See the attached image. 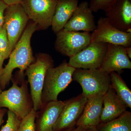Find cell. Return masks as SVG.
Segmentation results:
<instances>
[{
	"label": "cell",
	"instance_id": "obj_1",
	"mask_svg": "<svg viewBox=\"0 0 131 131\" xmlns=\"http://www.w3.org/2000/svg\"><path fill=\"white\" fill-rule=\"evenodd\" d=\"M38 30L37 24L31 20L17 42L14 49L9 56L7 65L0 71V86L4 89L12 80L13 71L18 68L21 73L34 62L31 46L32 36L35 31Z\"/></svg>",
	"mask_w": 131,
	"mask_h": 131
},
{
	"label": "cell",
	"instance_id": "obj_2",
	"mask_svg": "<svg viewBox=\"0 0 131 131\" xmlns=\"http://www.w3.org/2000/svg\"><path fill=\"white\" fill-rule=\"evenodd\" d=\"M76 69L64 61L56 67L48 69L46 74L42 94L43 104L58 100L59 94L70 84Z\"/></svg>",
	"mask_w": 131,
	"mask_h": 131
},
{
	"label": "cell",
	"instance_id": "obj_3",
	"mask_svg": "<svg viewBox=\"0 0 131 131\" xmlns=\"http://www.w3.org/2000/svg\"><path fill=\"white\" fill-rule=\"evenodd\" d=\"M52 67H54V62L52 57L46 53H39L36 61L25 70L27 82L30 84L33 108L36 112L43 105L41 97L46 74L48 69Z\"/></svg>",
	"mask_w": 131,
	"mask_h": 131
},
{
	"label": "cell",
	"instance_id": "obj_4",
	"mask_svg": "<svg viewBox=\"0 0 131 131\" xmlns=\"http://www.w3.org/2000/svg\"><path fill=\"white\" fill-rule=\"evenodd\" d=\"M12 86L0 94V108H7L21 120L33 108L32 101L28 93L27 82L24 81L19 86L15 79Z\"/></svg>",
	"mask_w": 131,
	"mask_h": 131
},
{
	"label": "cell",
	"instance_id": "obj_5",
	"mask_svg": "<svg viewBox=\"0 0 131 131\" xmlns=\"http://www.w3.org/2000/svg\"><path fill=\"white\" fill-rule=\"evenodd\" d=\"M73 79L81 85L82 94L87 98L96 95H104L111 88L110 74L100 69H76Z\"/></svg>",
	"mask_w": 131,
	"mask_h": 131
},
{
	"label": "cell",
	"instance_id": "obj_6",
	"mask_svg": "<svg viewBox=\"0 0 131 131\" xmlns=\"http://www.w3.org/2000/svg\"><path fill=\"white\" fill-rule=\"evenodd\" d=\"M91 43L90 32L66 30L63 28L56 33L55 48L60 54L70 58Z\"/></svg>",
	"mask_w": 131,
	"mask_h": 131
},
{
	"label": "cell",
	"instance_id": "obj_7",
	"mask_svg": "<svg viewBox=\"0 0 131 131\" xmlns=\"http://www.w3.org/2000/svg\"><path fill=\"white\" fill-rule=\"evenodd\" d=\"M29 19L20 4L9 5L6 8L3 26L6 30L12 50L20 38Z\"/></svg>",
	"mask_w": 131,
	"mask_h": 131
},
{
	"label": "cell",
	"instance_id": "obj_8",
	"mask_svg": "<svg viewBox=\"0 0 131 131\" xmlns=\"http://www.w3.org/2000/svg\"><path fill=\"white\" fill-rule=\"evenodd\" d=\"M58 0H22L21 4L30 19L41 30L51 26Z\"/></svg>",
	"mask_w": 131,
	"mask_h": 131
},
{
	"label": "cell",
	"instance_id": "obj_9",
	"mask_svg": "<svg viewBox=\"0 0 131 131\" xmlns=\"http://www.w3.org/2000/svg\"><path fill=\"white\" fill-rule=\"evenodd\" d=\"M107 45L102 42H91L85 49L70 58L68 63L75 69H99L105 55Z\"/></svg>",
	"mask_w": 131,
	"mask_h": 131
},
{
	"label": "cell",
	"instance_id": "obj_10",
	"mask_svg": "<svg viewBox=\"0 0 131 131\" xmlns=\"http://www.w3.org/2000/svg\"><path fill=\"white\" fill-rule=\"evenodd\" d=\"M91 42H102L131 47V32L118 30L111 25L106 17H101L96 28L91 34Z\"/></svg>",
	"mask_w": 131,
	"mask_h": 131
},
{
	"label": "cell",
	"instance_id": "obj_11",
	"mask_svg": "<svg viewBox=\"0 0 131 131\" xmlns=\"http://www.w3.org/2000/svg\"><path fill=\"white\" fill-rule=\"evenodd\" d=\"M87 101L82 94L64 101V105L53 131H63L75 126Z\"/></svg>",
	"mask_w": 131,
	"mask_h": 131
},
{
	"label": "cell",
	"instance_id": "obj_12",
	"mask_svg": "<svg viewBox=\"0 0 131 131\" xmlns=\"http://www.w3.org/2000/svg\"><path fill=\"white\" fill-rule=\"evenodd\" d=\"M125 48L120 45L108 44L105 55L99 69L109 74L112 72L120 74L124 69H131V62Z\"/></svg>",
	"mask_w": 131,
	"mask_h": 131
},
{
	"label": "cell",
	"instance_id": "obj_13",
	"mask_svg": "<svg viewBox=\"0 0 131 131\" xmlns=\"http://www.w3.org/2000/svg\"><path fill=\"white\" fill-rule=\"evenodd\" d=\"M105 12L113 26L124 32H131V0H117Z\"/></svg>",
	"mask_w": 131,
	"mask_h": 131
},
{
	"label": "cell",
	"instance_id": "obj_14",
	"mask_svg": "<svg viewBox=\"0 0 131 131\" xmlns=\"http://www.w3.org/2000/svg\"><path fill=\"white\" fill-rule=\"evenodd\" d=\"M93 12L87 1L82 2L78 6L63 29L66 30L90 32L96 28Z\"/></svg>",
	"mask_w": 131,
	"mask_h": 131
},
{
	"label": "cell",
	"instance_id": "obj_15",
	"mask_svg": "<svg viewBox=\"0 0 131 131\" xmlns=\"http://www.w3.org/2000/svg\"><path fill=\"white\" fill-rule=\"evenodd\" d=\"M64 105V101L58 100L43 104L37 113L35 131H53Z\"/></svg>",
	"mask_w": 131,
	"mask_h": 131
},
{
	"label": "cell",
	"instance_id": "obj_16",
	"mask_svg": "<svg viewBox=\"0 0 131 131\" xmlns=\"http://www.w3.org/2000/svg\"><path fill=\"white\" fill-rule=\"evenodd\" d=\"M104 95L99 94L87 98V101L76 126H97L100 124Z\"/></svg>",
	"mask_w": 131,
	"mask_h": 131
},
{
	"label": "cell",
	"instance_id": "obj_17",
	"mask_svg": "<svg viewBox=\"0 0 131 131\" xmlns=\"http://www.w3.org/2000/svg\"><path fill=\"white\" fill-rule=\"evenodd\" d=\"M127 108L110 88L104 95L100 123H106L116 118L126 111Z\"/></svg>",
	"mask_w": 131,
	"mask_h": 131
},
{
	"label": "cell",
	"instance_id": "obj_18",
	"mask_svg": "<svg viewBox=\"0 0 131 131\" xmlns=\"http://www.w3.org/2000/svg\"><path fill=\"white\" fill-rule=\"evenodd\" d=\"M78 2L79 0H58L51 25L54 33L63 29L78 6Z\"/></svg>",
	"mask_w": 131,
	"mask_h": 131
},
{
	"label": "cell",
	"instance_id": "obj_19",
	"mask_svg": "<svg viewBox=\"0 0 131 131\" xmlns=\"http://www.w3.org/2000/svg\"><path fill=\"white\" fill-rule=\"evenodd\" d=\"M97 131H131V113L126 111L119 117L105 123H100Z\"/></svg>",
	"mask_w": 131,
	"mask_h": 131
},
{
	"label": "cell",
	"instance_id": "obj_20",
	"mask_svg": "<svg viewBox=\"0 0 131 131\" xmlns=\"http://www.w3.org/2000/svg\"><path fill=\"white\" fill-rule=\"evenodd\" d=\"M111 88L127 107L131 108V91L119 74L112 72L110 74Z\"/></svg>",
	"mask_w": 131,
	"mask_h": 131
},
{
	"label": "cell",
	"instance_id": "obj_21",
	"mask_svg": "<svg viewBox=\"0 0 131 131\" xmlns=\"http://www.w3.org/2000/svg\"><path fill=\"white\" fill-rule=\"evenodd\" d=\"M37 112L32 108L28 114L21 120L18 131H35V120Z\"/></svg>",
	"mask_w": 131,
	"mask_h": 131
},
{
	"label": "cell",
	"instance_id": "obj_22",
	"mask_svg": "<svg viewBox=\"0 0 131 131\" xmlns=\"http://www.w3.org/2000/svg\"><path fill=\"white\" fill-rule=\"evenodd\" d=\"M12 51L6 30L2 26L0 27V53L6 59L9 58Z\"/></svg>",
	"mask_w": 131,
	"mask_h": 131
},
{
	"label": "cell",
	"instance_id": "obj_23",
	"mask_svg": "<svg viewBox=\"0 0 131 131\" xmlns=\"http://www.w3.org/2000/svg\"><path fill=\"white\" fill-rule=\"evenodd\" d=\"M20 121L15 114L8 110L6 123L2 127L1 131H18Z\"/></svg>",
	"mask_w": 131,
	"mask_h": 131
},
{
	"label": "cell",
	"instance_id": "obj_24",
	"mask_svg": "<svg viewBox=\"0 0 131 131\" xmlns=\"http://www.w3.org/2000/svg\"><path fill=\"white\" fill-rule=\"evenodd\" d=\"M117 0H90L89 7L93 12L100 10L105 12Z\"/></svg>",
	"mask_w": 131,
	"mask_h": 131
},
{
	"label": "cell",
	"instance_id": "obj_25",
	"mask_svg": "<svg viewBox=\"0 0 131 131\" xmlns=\"http://www.w3.org/2000/svg\"><path fill=\"white\" fill-rule=\"evenodd\" d=\"M8 5L2 0H0V27L3 25L4 23V13Z\"/></svg>",
	"mask_w": 131,
	"mask_h": 131
},
{
	"label": "cell",
	"instance_id": "obj_26",
	"mask_svg": "<svg viewBox=\"0 0 131 131\" xmlns=\"http://www.w3.org/2000/svg\"><path fill=\"white\" fill-rule=\"evenodd\" d=\"M8 6L20 4L22 0H2Z\"/></svg>",
	"mask_w": 131,
	"mask_h": 131
},
{
	"label": "cell",
	"instance_id": "obj_27",
	"mask_svg": "<svg viewBox=\"0 0 131 131\" xmlns=\"http://www.w3.org/2000/svg\"><path fill=\"white\" fill-rule=\"evenodd\" d=\"M6 112V111L5 108L1 109L0 110V126L3 122V117Z\"/></svg>",
	"mask_w": 131,
	"mask_h": 131
},
{
	"label": "cell",
	"instance_id": "obj_28",
	"mask_svg": "<svg viewBox=\"0 0 131 131\" xmlns=\"http://www.w3.org/2000/svg\"><path fill=\"white\" fill-rule=\"evenodd\" d=\"M86 127L83 126H75L71 131H84Z\"/></svg>",
	"mask_w": 131,
	"mask_h": 131
},
{
	"label": "cell",
	"instance_id": "obj_29",
	"mask_svg": "<svg viewBox=\"0 0 131 131\" xmlns=\"http://www.w3.org/2000/svg\"><path fill=\"white\" fill-rule=\"evenodd\" d=\"M126 53L130 59L131 58V47H125Z\"/></svg>",
	"mask_w": 131,
	"mask_h": 131
},
{
	"label": "cell",
	"instance_id": "obj_30",
	"mask_svg": "<svg viewBox=\"0 0 131 131\" xmlns=\"http://www.w3.org/2000/svg\"><path fill=\"white\" fill-rule=\"evenodd\" d=\"M5 60V59L3 57L2 55L0 53V71L3 68V62H4Z\"/></svg>",
	"mask_w": 131,
	"mask_h": 131
},
{
	"label": "cell",
	"instance_id": "obj_31",
	"mask_svg": "<svg viewBox=\"0 0 131 131\" xmlns=\"http://www.w3.org/2000/svg\"><path fill=\"white\" fill-rule=\"evenodd\" d=\"M84 131H97L96 127H87L85 128Z\"/></svg>",
	"mask_w": 131,
	"mask_h": 131
},
{
	"label": "cell",
	"instance_id": "obj_32",
	"mask_svg": "<svg viewBox=\"0 0 131 131\" xmlns=\"http://www.w3.org/2000/svg\"><path fill=\"white\" fill-rule=\"evenodd\" d=\"M74 127H73V128H70V129H67V130H64L63 131H71V130H72V129H73V128H74Z\"/></svg>",
	"mask_w": 131,
	"mask_h": 131
},
{
	"label": "cell",
	"instance_id": "obj_33",
	"mask_svg": "<svg viewBox=\"0 0 131 131\" xmlns=\"http://www.w3.org/2000/svg\"><path fill=\"white\" fill-rule=\"evenodd\" d=\"M2 89H1V87L0 86V94L1 93V92H2Z\"/></svg>",
	"mask_w": 131,
	"mask_h": 131
},
{
	"label": "cell",
	"instance_id": "obj_34",
	"mask_svg": "<svg viewBox=\"0 0 131 131\" xmlns=\"http://www.w3.org/2000/svg\"><path fill=\"white\" fill-rule=\"evenodd\" d=\"M1 110V108H0V110Z\"/></svg>",
	"mask_w": 131,
	"mask_h": 131
}]
</instances>
